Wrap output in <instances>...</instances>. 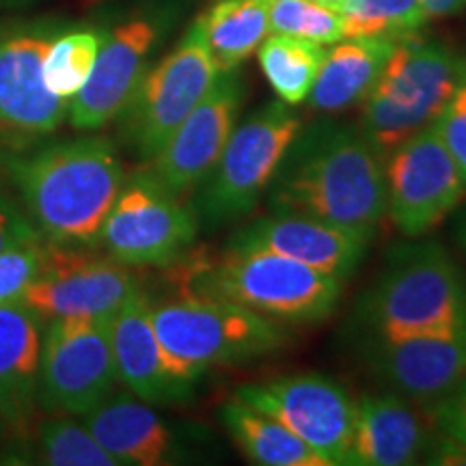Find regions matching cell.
Here are the masks:
<instances>
[{"label":"cell","mask_w":466,"mask_h":466,"mask_svg":"<svg viewBox=\"0 0 466 466\" xmlns=\"http://www.w3.org/2000/svg\"><path fill=\"white\" fill-rule=\"evenodd\" d=\"M266 190L272 212L319 218L365 238L387 212L382 154L360 127L333 121L300 127Z\"/></svg>","instance_id":"cell-1"},{"label":"cell","mask_w":466,"mask_h":466,"mask_svg":"<svg viewBox=\"0 0 466 466\" xmlns=\"http://www.w3.org/2000/svg\"><path fill=\"white\" fill-rule=\"evenodd\" d=\"M28 218L46 242L93 248L126 182L115 145L104 137L61 141L9 162Z\"/></svg>","instance_id":"cell-2"},{"label":"cell","mask_w":466,"mask_h":466,"mask_svg":"<svg viewBox=\"0 0 466 466\" xmlns=\"http://www.w3.org/2000/svg\"><path fill=\"white\" fill-rule=\"evenodd\" d=\"M151 322L168 365L186 382L217 365L266 357L285 341L275 319L199 289L151 300Z\"/></svg>","instance_id":"cell-3"},{"label":"cell","mask_w":466,"mask_h":466,"mask_svg":"<svg viewBox=\"0 0 466 466\" xmlns=\"http://www.w3.org/2000/svg\"><path fill=\"white\" fill-rule=\"evenodd\" d=\"M192 289L259 313L279 324H313L335 311L343 281L266 248L229 247L192 279Z\"/></svg>","instance_id":"cell-4"},{"label":"cell","mask_w":466,"mask_h":466,"mask_svg":"<svg viewBox=\"0 0 466 466\" xmlns=\"http://www.w3.org/2000/svg\"><path fill=\"white\" fill-rule=\"evenodd\" d=\"M464 63L445 44L417 35L395 44L376 85L360 100V130L382 156L434 124L456 91Z\"/></svg>","instance_id":"cell-5"},{"label":"cell","mask_w":466,"mask_h":466,"mask_svg":"<svg viewBox=\"0 0 466 466\" xmlns=\"http://www.w3.org/2000/svg\"><path fill=\"white\" fill-rule=\"evenodd\" d=\"M359 313L371 333L466 329V279L441 244L395 248Z\"/></svg>","instance_id":"cell-6"},{"label":"cell","mask_w":466,"mask_h":466,"mask_svg":"<svg viewBox=\"0 0 466 466\" xmlns=\"http://www.w3.org/2000/svg\"><path fill=\"white\" fill-rule=\"evenodd\" d=\"M300 127V116L281 100L236 124L217 165L197 186V218L227 225L253 212Z\"/></svg>","instance_id":"cell-7"},{"label":"cell","mask_w":466,"mask_h":466,"mask_svg":"<svg viewBox=\"0 0 466 466\" xmlns=\"http://www.w3.org/2000/svg\"><path fill=\"white\" fill-rule=\"evenodd\" d=\"M199 231V218L151 171L126 179L100 233V247L130 268L171 266Z\"/></svg>","instance_id":"cell-8"},{"label":"cell","mask_w":466,"mask_h":466,"mask_svg":"<svg viewBox=\"0 0 466 466\" xmlns=\"http://www.w3.org/2000/svg\"><path fill=\"white\" fill-rule=\"evenodd\" d=\"M218 76L199 20L175 48L145 76L124 108L127 141L143 158H154Z\"/></svg>","instance_id":"cell-9"},{"label":"cell","mask_w":466,"mask_h":466,"mask_svg":"<svg viewBox=\"0 0 466 466\" xmlns=\"http://www.w3.org/2000/svg\"><path fill=\"white\" fill-rule=\"evenodd\" d=\"M116 382L108 318H56L46 324L37 387L44 410L85 417Z\"/></svg>","instance_id":"cell-10"},{"label":"cell","mask_w":466,"mask_h":466,"mask_svg":"<svg viewBox=\"0 0 466 466\" xmlns=\"http://www.w3.org/2000/svg\"><path fill=\"white\" fill-rule=\"evenodd\" d=\"M236 400L283 423L329 466L348 464L357 401L333 378L294 374L242 384Z\"/></svg>","instance_id":"cell-11"},{"label":"cell","mask_w":466,"mask_h":466,"mask_svg":"<svg viewBox=\"0 0 466 466\" xmlns=\"http://www.w3.org/2000/svg\"><path fill=\"white\" fill-rule=\"evenodd\" d=\"M384 167L387 212L395 229L419 238L441 225L464 199L466 186L434 124L408 137Z\"/></svg>","instance_id":"cell-12"},{"label":"cell","mask_w":466,"mask_h":466,"mask_svg":"<svg viewBox=\"0 0 466 466\" xmlns=\"http://www.w3.org/2000/svg\"><path fill=\"white\" fill-rule=\"evenodd\" d=\"M141 289L130 266L89 248L46 247L39 277L22 302L46 322L56 318H110L134 291Z\"/></svg>","instance_id":"cell-13"},{"label":"cell","mask_w":466,"mask_h":466,"mask_svg":"<svg viewBox=\"0 0 466 466\" xmlns=\"http://www.w3.org/2000/svg\"><path fill=\"white\" fill-rule=\"evenodd\" d=\"M244 85L236 69L218 72L212 89L175 127L158 154L151 173L177 197L188 195L217 165L220 151L238 124Z\"/></svg>","instance_id":"cell-14"},{"label":"cell","mask_w":466,"mask_h":466,"mask_svg":"<svg viewBox=\"0 0 466 466\" xmlns=\"http://www.w3.org/2000/svg\"><path fill=\"white\" fill-rule=\"evenodd\" d=\"M365 359L395 391L415 400H439L466 378V329L371 333Z\"/></svg>","instance_id":"cell-15"},{"label":"cell","mask_w":466,"mask_h":466,"mask_svg":"<svg viewBox=\"0 0 466 466\" xmlns=\"http://www.w3.org/2000/svg\"><path fill=\"white\" fill-rule=\"evenodd\" d=\"M156 42L158 25L145 17L116 26L102 39L89 78L69 100L67 116L74 130H100L124 113L147 72Z\"/></svg>","instance_id":"cell-16"},{"label":"cell","mask_w":466,"mask_h":466,"mask_svg":"<svg viewBox=\"0 0 466 466\" xmlns=\"http://www.w3.org/2000/svg\"><path fill=\"white\" fill-rule=\"evenodd\" d=\"M371 238L326 220L272 212L255 220L229 240V247L266 248L346 281L363 261Z\"/></svg>","instance_id":"cell-17"},{"label":"cell","mask_w":466,"mask_h":466,"mask_svg":"<svg viewBox=\"0 0 466 466\" xmlns=\"http://www.w3.org/2000/svg\"><path fill=\"white\" fill-rule=\"evenodd\" d=\"M50 44L42 33L0 35V127L46 137L66 121L69 102L44 78Z\"/></svg>","instance_id":"cell-18"},{"label":"cell","mask_w":466,"mask_h":466,"mask_svg":"<svg viewBox=\"0 0 466 466\" xmlns=\"http://www.w3.org/2000/svg\"><path fill=\"white\" fill-rule=\"evenodd\" d=\"M110 348L116 380L147 404L179 401L190 393L192 382L175 376L162 350L154 322L151 300L143 288L108 318Z\"/></svg>","instance_id":"cell-19"},{"label":"cell","mask_w":466,"mask_h":466,"mask_svg":"<svg viewBox=\"0 0 466 466\" xmlns=\"http://www.w3.org/2000/svg\"><path fill=\"white\" fill-rule=\"evenodd\" d=\"M430 447L423 423L400 395H363L357 401L352 466H406L419 462Z\"/></svg>","instance_id":"cell-20"},{"label":"cell","mask_w":466,"mask_h":466,"mask_svg":"<svg viewBox=\"0 0 466 466\" xmlns=\"http://www.w3.org/2000/svg\"><path fill=\"white\" fill-rule=\"evenodd\" d=\"M46 319L26 302L0 305V417L22 421L37 401Z\"/></svg>","instance_id":"cell-21"},{"label":"cell","mask_w":466,"mask_h":466,"mask_svg":"<svg viewBox=\"0 0 466 466\" xmlns=\"http://www.w3.org/2000/svg\"><path fill=\"white\" fill-rule=\"evenodd\" d=\"M85 425L119 464L158 466L173 450V434L147 401L110 393L85 415Z\"/></svg>","instance_id":"cell-22"},{"label":"cell","mask_w":466,"mask_h":466,"mask_svg":"<svg viewBox=\"0 0 466 466\" xmlns=\"http://www.w3.org/2000/svg\"><path fill=\"white\" fill-rule=\"evenodd\" d=\"M393 39H341L326 52L322 67L309 93V104L319 113H337L363 100L376 85L384 63L395 48Z\"/></svg>","instance_id":"cell-23"},{"label":"cell","mask_w":466,"mask_h":466,"mask_svg":"<svg viewBox=\"0 0 466 466\" xmlns=\"http://www.w3.org/2000/svg\"><path fill=\"white\" fill-rule=\"evenodd\" d=\"M220 419L250 462L261 466H329L283 423L240 400L227 401Z\"/></svg>","instance_id":"cell-24"},{"label":"cell","mask_w":466,"mask_h":466,"mask_svg":"<svg viewBox=\"0 0 466 466\" xmlns=\"http://www.w3.org/2000/svg\"><path fill=\"white\" fill-rule=\"evenodd\" d=\"M270 0H217L197 17L218 72L238 69L264 42Z\"/></svg>","instance_id":"cell-25"},{"label":"cell","mask_w":466,"mask_h":466,"mask_svg":"<svg viewBox=\"0 0 466 466\" xmlns=\"http://www.w3.org/2000/svg\"><path fill=\"white\" fill-rule=\"evenodd\" d=\"M326 56L322 44L291 35L272 33L258 48L259 67L279 96V100L296 106L311 93Z\"/></svg>","instance_id":"cell-26"},{"label":"cell","mask_w":466,"mask_h":466,"mask_svg":"<svg viewBox=\"0 0 466 466\" xmlns=\"http://www.w3.org/2000/svg\"><path fill=\"white\" fill-rule=\"evenodd\" d=\"M335 9L343 22V39L384 37L400 42L417 35L430 20L421 0H341Z\"/></svg>","instance_id":"cell-27"},{"label":"cell","mask_w":466,"mask_h":466,"mask_svg":"<svg viewBox=\"0 0 466 466\" xmlns=\"http://www.w3.org/2000/svg\"><path fill=\"white\" fill-rule=\"evenodd\" d=\"M100 46L102 37L93 31H76L55 39L44 61L48 89L61 100H72L89 78Z\"/></svg>","instance_id":"cell-28"},{"label":"cell","mask_w":466,"mask_h":466,"mask_svg":"<svg viewBox=\"0 0 466 466\" xmlns=\"http://www.w3.org/2000/svg\"><path fill=\"white\" fill-rule=\"evenodd\" d=\"M39 450L44 462L52 466H119L85 423L61 412L44 421L39 430Z\"/></svg>","instance_id":"cell-29"},{"label":"cell","mask_w":466,"mask_h":466,"mask_svg":"<svg viewBox=\"0 0 466 466\" xmlns=\"http://www.w3.org/2000/svg\"><path fill=\"white\" fill-rule=\"evenodd\" d=\"M270 33L291 35L316 44H337L343 39V22L337 9L313 0H270Z\"/></svg>","instance_id":"cell-30"},{"label":"cell","mask_w":466,"mask_h":466,"mask_svg":"<svg viewBox=\"0 0 466 466\" xmlns=\"http://www.w3.org/2000/svg\"><path fill=\"white\" fill-rule=\"evenodd\" d=\"M46 247L48 242L39 238L0 250V305L22 300L25 291L42 272Z\"/></svg>","instance_id":"cell-31"},{"label":"cell","mask_w":466,"mask_h":466,"mask_svg":"<svg viewBox=\"0 0 466 466\" xmlns=\"http://www.w3.org/2000/svg\"><path fill=\"white\" fill-rule=\"evenodd\" d=\"M434 127L439 132L442 145L456 162L466 186V63L456 91L451 93L450 102L445 104V108L434 119Z\"/></svg>","instance_id":"cell-32"},{"label":"cell","mask_w":466,"mask_h":466,"mask_svg":"<svg viewBox=\"0 0 466 466\" xmlns=\"http://www.w3.org/2000/svg\"><path fill=\"white\" fill-rule=\"evenodd\" d=\"M432 415L442 434L450 436L466 450V378H462L451 391L434 400Z\"/></svg>","instance_id":"cell-33"},{"label":"cell","mask_w":466,"mask_h":466,"mask_svg":"<svg viewBox=\"0 0 466 466\" xmlns=\"http://www.w3.org/2000/svg\"><path fill=\"white\" fill-rule=\"evenodd\" d=\"M42 233L33 225L26 212L17 208V203L0 192V250L17 242L39 240Z\"/></svg>","instance_id":"cell-34"},{"label":"cell","mask_w":466,"mask_h":466,"mask_svg":"<svg viewBox=\"0 0 466 466\" xmlns=\"http://www.w3.org/2000/svg\"><path fill=\"white\" fill-rule=\"evenodd\" d=\"M421 5L430 17L451 15L466 9V0H421Z\"/></svg>","instance_id":"cell-35"},{"label":"cell","mask_w":466,"mask_h":466,"mask_svg":"<svg viewBox=\"0 0 466 466\" xmlns=\"http://www.w3.org/2000/svg\"><path fill=\"white\" fill-rule=\"evenodd\" d=\"M458 240H460V244H462L464 250H466V212L458 220Z\"/></svg>","instance_id":"cell-36"},{"label":"cell","mask_w":466,"mask_h":466,"mask_svg":"<svg viewBox=\"0 0 466 466\" xmlns=\"http://www.w3.org/2000/svg\"><path fill=\"white\" fill-rule=\"evenodd\" d=\"M313 3H319V5H326V7H337V5L341 3V0H313Z\"/></svg>","instance_id":"cell-37"}]
</instances>
